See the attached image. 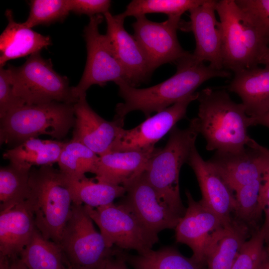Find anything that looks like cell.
<instances>
[{
  "label": "cell",
  "mask_w": 269,
  "mask_h": 269,
  "mask_svg": "<svg viewBox=\"0 0 269 269\" xmlns=\"http://www.w3.org/2000/svg\"><path fill=\"white\" fill-rule=\"evenodd\" d=\"M107 246L143 254L158 243V234L147 229L125 205L114 202L93 208L84 205Z\"/></svg>",
  "instance_id": "obj_9"
},
{
  "label": "cell",
  "mask_w": 269,
  "mask_h": 269,
  "mask_svg": "<svg viewBox=\"0 0 269 269\" xmlns=\"http://www.w3.org/2000/svg\"><path fill=\"white\" fill-rule=\"evenodd\" d=\"M260 64H264L265 66L269 65V44L265 54L260 61Z\"/></svg>",
  "instance_id": "obj_44"
},
{
  "label": "cell",
  "mask_w": 269,
  "mask_h": 269,
  "mask_svg": "<svg viewBox=\"0 0 269 269\" xmlns=\"http://www.w3.org/2000/svg\"><path fill=\"white\" fill-rule=\"evenodd\" d=\"M104 18V15L101 14L90 17L84 29L87 61L81 80L77 86L72 87L73 94L77 99L86 94L93 85L103 87L108 82L117 84L125 79L124 71L115 55L108 36L99 32V25Z\"/></svg>",
  "instance_id": "obj_10"
},
{
  "label": "cell",
  "mask_w": 269,
  "mask_h": 269,
  "mask_svg": "<svg viewBox=\"0 0 269 269\" xmlns=\"http://www.w3.org/2000/svg\"><path fill=\"white\" fill-rule=\"evenodd\" d=\"M10 260L11 269H27L19 258Z\"/></svg>",
  "instance_id": "obj_42"
},
{
  "label": "cell",
  "mask_w": 269,
  "mask_h": 269,
  "mask_svg": "<svg viewBox=\"0 0 269 269\" xmlns=\"http://www.w3.org/2000/svg\"><path fill=\"white\" fill-rule=\"evenodd\" d=\"M99 156L83 143L71 139L65 141L57 163L59 170L69 176L95 174Z\"/></svg>",
  "instance_id": "obj_30"
},
{
  "label": "cell",
  "mask_w": 269,
  "mask_h": 269,
  "mask_svg": "<svg viewBox=\"0 0 269 269\" xmlns=\"http://www.w3.org/2000/svg\"><path fill=\"white\" fill-rule=\"evenodd\" d=\"M0 269H11L10 259L1 254H0Z\"/></svg>",
  "instance_id": "obj_43"
},
{
  "label": "cell",
  "mask_w": 269,
  "mask_h": 269,
  "mask_svg": "<svg viewBox=\"0 0 269 269\" xmlns=\"http://www.w3.org/2000/svg\"><path fill=\"white\" fill-rule=\"evenodd\" d=\"M198 92L189 95L172 106L150 116L136 127L129 130L122 128L111 151L147 152L164 135L186 117L188 105L197 100Z\"/></svg>",
  "instance_id": "obj_12"
},
{
  "label": "cell",
  "mask_w": 269,
  "mask_h": 269,
  "mask_svg": "<svg viewBox=\"0 0 269 269\" xmlns=\"http://www.w3.org/2000/svg\"><path fill=\"white\" fill-rule=\"evenodd\" d=\"M223 27V68L234 72L258 66L269 40L235 0H217Z\"/></svg>",
  "instance_id": "obj_6"
},
{
  "label": "cell",
  "mask_w": 269,
  "mask_h": 269,
  "mask_svg": "<svg viewBox=\"0 0 269 269\" xmlns=\"http://www.w3.org/2000/svg\"><path fill=\"white\" fill-rule=\"evenodd\" d=\"M68 269H85L73 267L70 266Z\"/></svg>",
  "instance_id": "obj_46"
},
{
  "label": "cell",
  "mask_w": 269,
  "mask_h": 269,
  "mask_svg": "<svg viewBox=\"0 0 269 269\" xmlns=\"http://www.w3.org/2000/svg\"><path fill=\"white\" fill-rule=\"evenodd\" d=\"M10 163L0 169V210L27 200L30 195V172Z\"/></svg>",
  "instance_id": "obj_29"
},
{
  "label": "cell",
  "mask_w": 269,
  "mask_h": 269,
  "mask_svg": "<svg viewBox=\"0 0 269 269\" xmlns=\"http://www.w3.org/2000/svg\"><path fill=\"white\" fill-rule=\"evenodd\" d=\"M264 211L265 213V220L261 228L264 233L266 247L269 250V201L266 206Z\"/></svg>",
  "instance_id": "obj_40"
},
{
  "label": "cell",
  "mask_w": 269,
  "mask_h": 269,
  "mask_svg": "<svg viewBox=\"0 0 269 269\" xmlns=\"http://www.w3.org/2000/svg\"><path fill=\"white\" fill-rule=\"evenodd\" d=\"M84 205L73 204L70 217L59 244L70 265L85 269H103L119 248L109 247Z\"/></svg>",
  "instance_id": "obj_8"
},
{
  "label": "cell",
  "mask_w": 269,
  "mask_h": 269,
  "mask_svg": "<svg viewBox=\"0 0 269 269\" xmlns=\"http://www.w3.org/2000/svg\"><path fill=\"white\" fill-rule=\"evenodd\" d=\"M156 148L147 152L110 151L99 157L95 178L99 182L125 188L145 171Z\"/></svg>",
  "instance_id": "obj_21"
},
{
  "label": "cell",
  "mask_w": 269,
  "mask_h": 269,
  "mask_svg": "<svg viewBox=\"0 0 269 269\" xmlns=\"http://www.w3.org/2000/svg\"><path fill=\"white\" fill-rule=\"evenodd\" d=\"M261 269H269V259L263 265Z\"/></svg>",
  "instance_id": "obj_45"
},
{
  "label": "cell",
  "mask_w": 269,
  "mask_h": 269,
  "mask_svg": "<svg viewBox=\"0 0 269 269\" xmlns=\"http://www.w3.org/2000/svg\"><path fill=\"white\" fill-rule=\"evenodd\" d=\"M228 87L241 99L247 114L260 117L269 111V65L234 72Z\"/></svg>",
  "instance_id": "obj_22"
},
{
  "label": "cell",
  "mask_w": 269,
  "mask_h": 269,
  "mask_svg": "<svg viewBox=\"0 0 269 269\" xmlns=\"http://www.w3.org/2000/svg\"><path fill=\"white\" fill-rule=\"evenodd\" d=\"M248 147L236 152L216 151L208 160L234 191L263 177V157L258 150Z\"/></svg>",
  "instance_id": "obj_19"
},
{
  "label": "cell",
  "mask_w": 269,
  "mask_h": 269,
  "mask_svg": "<svg viewBox=\"0 0 269 269\" xmlns=\"http://www.w3.org/2000/svg\"><path fill=\"white\" fill-rule=\"evenodd\" d=\"M248 147L259 151L263 157L264 163L263 184L259 199V213L261 215L269 201V149L260 145L253 138L251 139Z\"/></svg>",
  "instance_id": "obj_38"
},
{
  "label": "cell",
  "mask_w": 269,
  "mask_h": 269,
  "mask_svg": "<svg viewBox=\"0 0 269 269\" xmlns=\"http://www.w3.org/2000/svg\"><path fill=\"white\" fill-rule=\"evenodd\" d=\"M127 264L134 269H206V267L191 257L182 255L173 247L152 249L143 254L131 255L123 250Z\"/></svg>",
  "instance_id": "obj_28"
},
{
  "label": "cell",
  "mask_w": 269,
  "mask_h": 269,
  "mask_svg": "<svg viewBox=\"0 0 269 269\" xmlns=\"http://www.w3.org/2000/svg\"><path fill=\"white\" fill-rule=\"evenodd\" d=\"M74 104L52 102L12 110L0 119V144L12 148L41 135L60 140L74 127Z\"/></svg>",
  "instance_id": "obj_5"
},
{
  "label": "cell",
  "mask_w": 269,
  "mask_h": 269,
  "mask_svg": "<svg viewBox=\"0 0 269 269\" xmlns=\"http://www.w3.org/2000/svg\"><path fill=\"white\" fill-rule=\"evenodd\" d=\"M204 0H133L121 13L125 18L148 13H162L168 17H181L186 11L200 5Z\"/></svg>",
  "instance_id": "obj_31"
},
{
  "label": "cell",
  "mask_w": 269,
  "mask_h": 269,
  "mask_svg": "<svg viewBox=\"0 0 269 269\" xmlns=\"http://www.w3.org/2000/svg\"><path fill=\"white\" fill-rule=\"evenodd\" d=\"M111 3L109 0H68L70 11L89 17L109 11Z\"/></svg>",
  "instance_id": "obj_37"
},
{
  "label": "cell",
  "mask_w": 269,
  "mask_h": 269,
  "mask_svg": "<svg viewBox=\"0 0 269 269\" xmlns=\"http://www.w3.org/2000/svg\"><path fill=\"white\" fill-rule=\"evenodd\" d=\"M63 174L74 204H84L96 208L113 203L115 199L126 193V189L122 186L96 182L93 178H88L85 175L69 176Z\"/></svg>",
  "instance_id": "obj_26"
},
{
  "label": "cell",
  "mask_w": 269,
  "mask_h": 269,
  "mask_svg": "<svg viewBox=\"0 0 269 269\" xmlns=\"http://www.w3.org/2000/svg\"><path fill=\"white\" fill-rule=\"evenodd\" d=\"M263 177L238 188L235 192V220L247 225L253 223L261 215L259 199Z\"/></svg>",
  "instance_id": "obj_33"
},
{
  "label": "cell",
  "mask_w": 269,
  "mask_h": 269,
  "mask_svg": "<svg viewBox=\"0 0 269 269\" xmlns=\"http://www.w3.org/2000/svg\"><path fill=\"white\" fill-rule=\"evenodd\" d=\"M269 41V0H235Z\"/></svg>",
  "instance_id": "obj_35"
},
{
  "label": "cell",
  "mask_w": 269,
  "mask_h": 269,
  "mask_svg": "<svg viewBox=\"0 0 269 269\" xmlns=\"http://www.w3.org/2000/svg\"><path fill=\"white\" fill-rule=\"evenodd\" d=\"M199 134L195 118L184 129L175 126L166 145L156 148L144 172L160 199L181 217L186 209L180 195L179 173L182 166L187 163Z\"/></svg>",
  "instance_id": "obj_3"
},
{
  "label": "cell",
  "mask_w": 269,
  "mask_h": 269,
  "mask_svg": "<svg viewBox=\"0 0 269 269\" xmlns=\"http://www.w3.org/2000/svg\"><path fill=\"white\" fill-rule=\"evenodd\" d=\"M0 254L19 258L36 228L28 200L0 210Z\"/></svg>",
  "instance_id": "obj_20"
},
{
  "label": "cell",
  "mask_w": 269,
  "mask_h": 269,
  "mask_svg": "<svg viewBox=\"0 0 269 269\" xmlns=\"http://www.w3.org/2000/svg\"><path fill=\"white\" fill-rule=\"evenodd\" d=\"M217 0H204L189 10L190 21L185 22L183 30L193 33L196 47L192 55L197 60L209 62L213 68L223 70V27L216 18Z\"/></svg>",
  "instance_id": "obj_14"
},
{
  "label": "cell",
  "mask_w": 269,
  "mask_h": 269,
  "mask_svg": "<svg viewBox=\"0 0 269 269\" xmlns=\"http://www.w3.org/2000/svg\"><path fill=\"white\" fill-rule=\"evenodd\" d=\"M254 119L255 126L261 125L269 128V111L264 115Z\"/></svg>",
  "instance_id": "obj_41"
},
{
  "label": "cell",
  "mask_w": 269,
  "mask_h": 269,
  "mask_svg": "<svg viewBox=\"0 0 269 269\" xmlns=\"http://www.w3.org/2000/svg\"><path fill=\"white\" fill-rule=\"evenodd\" d=\"M199 133L206 141L207 150L236 152L248 146L252 138L248 128L255 126L242 103L233 101L224 90L206 88L198 92Z\"/></svg>",
  "instance_id": "obj_2"
},
{
  "label": "cell",
  "mask_w": 269,
  "mask_h": 269,
  "mask_svg": "<svg viewBox=\"0 0 269 269\" xmlns=\"http://www.w3.org/2000/svg\"><path fill=\"white\" fill-rule=\"evenodd\" d=\"M24 105L25 103L14 94L8 70L0 67V119Z\"/></svg>",
  "instance_id": "obj_36"
},
{
  "label": "cell",
  "mask_w": 269,
  "mask_h": 269,
  "mask_svg": "<svg viewBox=\"0 0 269 269\" xmlns=\"http://www.w3.org/2000/svg\"><path fill=\"white\" fill-rule=\"evenodd\" d=\"M126 189L121 203L147 229L158 234L165 229L175 228L182 217L160 199L144 173Z\"/></svg>",
  "instance_id": "obj_16"
},
{
  "label": "cell",
  "mask_w": 269,
  "mask_h": 269,
  "mask_svg": "<svg viewBox=\"0 0 269 269\" xmlns=\"http://www.w3.org/2000/svg\"><path fill=\"white\" fill-rule=\"evenodd\" d=\"M5 16L8 24L0 36V67L6 62L40 52L51 45L49 36L42 35L15 21L10 9Z\"/></svg>",
  "instance_id": "obj_23"
},
{
  "label": "cell",
  "mask_w": 269,
  "mask_h": 269,
  "mask_svg": "<svg viewBox=\"0 0 269 269\" xmlns=\"http://www.w3.org/2000/svg\"><path fill=\"white\" fill-rule=\"evenodd\" d=\"M185 194L188 207L175 228L176 242L190 247L193 252L191 258L206 267L209 245L216 232L226 224L200 200L195 201L188 190Z\"/></svg>",
  "instance_id": "obj_13"
},
{
  "label": "cell",
  "mask_w": 269,
  "mask_h": 269,
  "mask_svg": "<svg viewBox=\"0 0 269 269\" xmlns=\"http://www.w3.org/2000/svg\"><path fill=\"white\" fill-rule=\"evenodd\" d=\"M19 258L27 269H68L59 243L44 238L36 228Z\"/></svg>",
  "instance_id": "obj_27"
},
{
  "label": "cell",
  "mask_w": 269,
  "mask_h": 269,
  "mask_svg": "<svg viewBox=\"0 0 269 269\" xmlns=\"http://www.w3.org/2000/svg\"><path fill=\"white\" fill-rule=\"evenodd\" d=\"M29 7V15L22 22L24 26L29 28L62 21L70 12L68 0H32Z\"/></svg>",
  "instance_id": "obj_32"
},
{
  "label": "cell",
  "mask_w": 269,
  "mask_h": 269,
  "mask_svg": "<svg viewBox=\"0 0 269 269\" xmlns=\"http://www.w3.org/2000/svg\"><path fill=\"white\" fill-rule=\"evenodd\" d=\"M176 72L167 80L146 88H137L124 80L119 82V95L124 102L117 104L115 119L125 120L127 115L140 111L146 119L195 93L204 82L213 78H229L230 73L217 70L194 58L192 53L177 60Z\"/></svg>",
  "instance_id": "obj_1"
},
{
  "label": "cell",
  "mask_w": 269,
  "mask_h": 269,
  "mask_svg": "<svg viewBox=\"0 0 269 269\" xmlns=\"http://www.w3.org/2000/svg\"><path fill=\"white\" fill-rule=\"evenodd\" d=\"M29 183L28 201L36 227L44 238L59 243L73 204L63 174L52 165L32 168Z\"/></svg>",
  "instance_id": "obj_4"
},
{
  "label": "cell",
  "mask_w": 269,
  "mask_h": 269,
  "mask_svg": "<svg viewBox=\"0 0 269 269\" xmlns=\"http://www.w3.org/2000/svg\"><path fill=\"white\" fill-rule=\"evenodd\" d=\"M249 235L248 225L234 218L213 236L208 247L206 269H231Z\"/></svg>",
  "instance_id": "obj_24"
},
{
  "label": "cell",
  "mask_w": 269,
  "mask_h": 269,
  "mask_svg": "<svg viewBox=\"0 0 269 269\" xmlns=\"http://www.w3.org/2000/svg\"><path fill=\"white\" fill-rule=\"evenodd\" d=\"M74 109L72 139L83 143L99 156L111 151L124 121L115 119L108 121L100 117L88 104L86 94L79 98Z\"/></svg>",
  "instance_id": "obj_17"
},
{
  "label": "cell",
  "mask_w": 269,
  "mask_h": 269,
  "mask_svg": "<svg viewBox=\"0 0 269 269\" xmlns=\"http://www.w3.org/2000/svg\"><path fill=\"white\" fill-rule=\"evenodd\" d=\"M7 69L14 94L25 104H75L79 99L74 96L67 77L57 73L51 59H44L40 52L30 55L20 66L8 64Z\"/></svg>",
  "instance_id": "obj_7"
},
{
  "label": "cell",
  "mask_w": 269,
  "mask_h": 269,
  "mask_svg": "<svg viewBox=\"0 0 269 269\" xmlns=\"http://www.w3.org/2000/svg\"><path fill=\"white\" fill-rule=\"evenodd\" d=\"M103 15L107 23L106 34L124 71L125 81L134 87L146 82L152 72L140 46L125 29V18L121 13L114 15L110 11Z\"/></svg>",
  "instance_id": "obj_15"
},
{
  "label": "cell",
  "mask_w": 269,
  "mask_h": 269,
  "mask_svg": "<svg viewBox=\"0 0 269 269\" xmlns=\"http://www.w3.org/2000/svg\"><path fill=\"white\" fill-rule=\"evenodd\" d=\"M65 142L30 138L5 150L3 157L10 163L27 169L34 165H52L58 162Z\"/></svg>",
  "instance_id": "obj_25"
},
{
  "label": "cell",
  "mask_w": 269,
  "mask_h": 269,
  "mask_svg": "<svg viewBox=\"0 0 269 269\" xmlns=\"http://www.w3.org/2000/svg\"><path fill=\"white\" fill-rule=\"evenodd\" d=\"M182 23L181 17H168L157 22L141 15L132 24L133 36L143 51L152 72L164 64L175 63L190 53L182 48L178 40L177 30L181 29Z\"/></svg>",
  "instance_id": "obj_11"
},
{
  "label": "cell",
  "mask_w": 269,
  "mask_h": 269,
  "mask_svg": "<svg viewBox=\"0 0 269 269\" xmlns=\"http://www.w3.org/2000/svg\"><path fill=\"white\" fill-rule=\"evenodd\" d=\"M187 163L196 176L202 194L201 202L224 224L232 221L235 206L234 191L211 164L203 159L196 146L192 149Z\"/></svg>",
  "instance_id": "obj_18"
},
{
  "label": "cell",
  "mask_w": 269,
  "mask_h": 269,
  "mask_svg": "<svg viewBox=\"0 0 269 269\" xmlns=\"http://www.w3.org/2000/svg\"><path fill=\"white\" fill-rule=\"evenodd\" d=\"M265 244L264 233L261 228L244 243L231 269H261L269 259V250Z\"/></svg>",
  "instance_id": "obj_34"
},
{
  "label": "cell",
  "mask_w": 269,
  "mask_h": 269,
  "mask_svg": "<svg viewBox=\"0 0 269 269\" xmlns=\"http://www.w3.org/2000/svg\"><path fill=\"white\" fill-rule=\"evenodd\" d=\"M123 250L118 249L115 256L111 258L103 269H128L123 255Z\"/></svg>",
  "instance_id": "obj_39"
}]
</instances>
